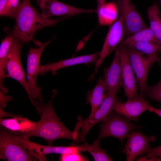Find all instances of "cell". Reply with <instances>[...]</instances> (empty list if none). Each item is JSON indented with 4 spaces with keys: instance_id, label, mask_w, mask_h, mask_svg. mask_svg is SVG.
<instances>
[{
    "instance_id": "6da1fadb",
    "label": "cell",
    "mask_w": 161,
    "mask_h": 161,
    "mask_svg": "<svg viewBox=\"0 0 161 161\" xmlns=\"http://www.w3.org/2000/svg\"><path fill=\"white\" fill-rule=\"evenodd\" d=\"M57 90H53L49 101L44 103L43 100H35L34 106L38 112L41 118L35 128L28 133L19 134L28 138L37 137L44 139L48 145L59 139H66L75 141L76 136L74 131L67 128L56 115L52 106V101L56 96Z\"/></svg>"
},
{
    "instance_id": "7a4b0ae2",
    "label": "cell",
    "mask_w": 161,
    "mask_h": 161,
    "mask_svg": "<svg viewBox=\"0 0 161 161\" xmlns=\"http://www.w3.org/2000/svg\"><path fill=\"white\" fill-rule=\"evenodd\" d=\"M30 1L23 0L19 5L15 15V24L13 30V36L23 44L33 41L34 36L41 29L55 26L66 17L44 18L41 13L32 5Z\"/></svg>"
},
{
    "instance_id": "3957f363",
    "label": "cell",
    "mask_w": 161,
    "mask_h": 161,
    "mask_svg": "<svg viewBox=\"0 0 161 161\" xmlns=\"http://www.w3.org/2000/svg\"><path fill=\"white\" fill-rule=\"evenodd\" d=\"M117 93L108 91L105 93V97L94 114L84 119L81 115L78 117V121L74 131L77 133L75 142L79 143L86 140V137L91 128L96 123L105 119L112 110L114 104L119 101Z\"/></svg>"
},
{
    "instance_id": "277c9868",
    "label": "cell",
    "mask_w": 161,
    "mask_h": 161,
    "mask_svg": "<svg viewBox=\"0 0 161 161\" xmlns=\"http://www.w3.org/2000/svg\"><path fill=\"white\" fill-rule=\"evenodd\" d=\"M122 115L112 110L100 125V131L97 140L107 137L119 139L123 143L131 131L141 129L143 126L133 123Z\"/></svg>"
},
{
    "instance_id": "5b68a950",
    "label": "cell",
    "mask_w": 161,
    "mask_h": 161,
    "mask_svg": "<svg viewBox=\"0 0 161 161\" xmlns=\"http://www.w3.org/2000/svg\"><path fill=\"white\" fill-rule=\"evenodd\" d=\"M0 159L8 161H35L36 158L19 144L9 129H0Z\"/></svg>"
},
{
    "instance_id": "8992f818",
    "label": "cell",
    "mask_w": 161,
    "mask_h": 161,
    "mask_svg": "<svg viewBox=\"0 0 161 161\" xmlns=\"http://www.w3.org/2000/svg\"><path fill=\"white\" fill-rule=\"evenodd\" d=\"M51 41H48L36 48L30 47L27 54V71L26 74L28 86L31 97L34 100H43L41 88L36 84L39 74L40 60L42 53L46 46Z\"/></svg>"
},
{
    "instance_id": "52a82bcc",
    "label": "cell",
    "mask_w": 161,
    "mask_h": 161,
    "mask_svg": "<svg viewBox=\"0 0 161 161\" xmlns=\"http://www.w3.org/2000/svg\"><path fill=\"white\" fill-rule=\"evenodd\" d=\"M23 45L14 37L12 45L8 54L6 67L7 78H13L22 85L27 93L33 105H35L28 86L26 74L22 65L21 49Z\"/></svg>"
},
{
    "instance_id": "ba28073f",
    "label": "cell",
    "mask_w": 161,
    "mask_h": 161,
    "mask_svg": "<svg viewBox=\"0 0 161 161\" xmlns=\"http://www.w3.org/2000/svg\"><path fill=\"white\" fill-rule=\"evenodd\" d=\"M114 3L123 19L125 36L147 27L131 0H115Z\"/></svg>"
},
{
    "instance_id": "9c48e42d",
    "label": "cell",
    "mask_w": 161,
    "mask_h": 161,
    "mask_svg": "<svg viewBox=\"0 0 161 161\" xmlns=\"http://www.w3.org/2000/svg\"><path fill=\"white\" fill-rule=\"evenodd\" d=\"M127 48L130 63L138 84L139 95L141 96L147 85L149 70L156 61L135 49Z\"/></svg>"
},
{
    "instance_id": "30bf717a",
    "label": "cell",
    "mask_w": 161,
    "mask_h": 161,
    "mask_svg": "<svg viewBox=\"0 0 161 161\" xmlns=\"http://www.w3.org/2000/svg\"><path fill=\"white\" fill-rule=\"evenodd\" d=\"M119 54L121 68L123 87L127 100L134 99L139 95L138 86L135 74L131 66L127 47L119 45L117 47Z\"/></svg>"
},
{
    "instance_id": "8fae6325",
    "label": "cell",
    "mask_w": 161,
    "mask_h": 161,
    "mask_svg": "<svg viewBox=\"0 0 161 161\" xmlns=\"http://www.w3.org/2000/svg\"><path fill=\"white\" fill-rule=\"evenodd\" d=\"M125 36V31L122 17L118 18L112 23L109 27L106 37L98 61L96 63L95 73L102 64L105 58L123 40Z\"/></svg>"
},
{
    "instance_id": "7c38bea8",
    "label": "cell",
    "mask_w": 161,
    "mask_h": 161,
    "mask_svg": "<svg viewBox=\"0 0 161 161\" xmlns=\"http://www.w3.org/2000/svg\"><path fill=\"white\" fill-rule=\"evenodd\" d=\"M17 141L40 161L46 160L45 155L48 154L55 153L62 154L73 152L79 151L77 145L73 144L70 146H53L40 145L31 141L29 138L21 135H15Z\"/></svg>"
},
{
    "instance_id": "4fadbf2b",
    "label": "cell",
    "mask_w": 161,
    "mask_h": 161,
    "mask_svg": "<svg viewBox=\"0 0 161 161\" xmlns=\"http://www.w3.org/2000/svg\"><path fill=\"white\" fill-rule=\"evenodd\" d=\"M127 141L122 151L126 156V160L132 161L137 157L147 153L151 148V143L155 140V136H146L139 131H132L127 137Z\"/></svg>"
},
{
    "instance_id": "5bb4252c",
    "label": "cell",
    "mask_w": 161,
    "mask_h": 161,
    "mask_svg": "<svg viewBox=\"0 0 161 161\" xmlns=\"http://www.w3.org/2000/svg\"><path fill=\"white\" fill-rule=\"evenodd\" d=\"M38 4L46 18L52 16H74L82 13H96V10L80 8L57 0H40Z\"/></svg>"
},
{
    "instance_id": "9a60e30c",
    "label": "cell",
    "mask_w": 161,
    "mask_h": 161,
    "mask_svg": "<svg viewBox=\"0 0 161 161\" xmlns=\"http://www.w3.org/2000/svg\"><path fill=\"white\" fill-rule=\"evenodd\" d=\"M152 107L145 97L139 95L137 98L121 102H116L112 110L122 115L129 120L137 122L139 117L146 110L148 111Z\"/></svg>"
},
{
    "instance_id": "2e32d148",
    "label": "cell",
    "mask_w": 161,
    "mask_h": 161,
    "mask_svg": "<svg viewBox=\"0 0 161 161\" xmlns=\"http://www.w3.org/2000/svg\"><path fill=\"white\" fill-rule=\"evenodd\" d=\"M103 80L105 92L110 91L117 93L123 87L121 66L117 48L110 65L104 69Z\"/></svg>"
},
{
    "instance_id": "e0dca14e",
    "label": "cell",
    "mask_w": 161,
    "mask_h": 161,
    "mask_svg": "<svg viewBox=\"0 0 161 161\" xmlns=\"http://www.w3.org/2000/svg\"><path fill=\"white\" fill-rule=\"evenodd\" d=\"M100 51L88 55L77 56L58 61L40 65L39 74L43 75L48 72L54 75L56 71L62 68L82 64L96 63L98 61Z\"/></svg>"
},
{
    "instance_id": "ac0fdd59",
    "label": "cell",
    "mask_w": 161,
    "mask_h": 161,
    "mask_svg": "<svg viewBox=\"0 0 161 161\" xmlns=\"http://www.w3.org/2000/svg\"><path fill=\"white\" fill-rule=\"evenodd\" d=\"M37 123L21 116L4 119L0 117V124L10 130L14 135L25 134L32 131Z\"/></svg>"
},
{
    "instance_id": "d6986e66",
    "label": "cell",
    "mask_w": 161,
    "mask_h": 161,
    "mask_svg": "<svg viewBox=\"0 0 161 161\" xmlns=\"http://www.w3.org/2000/svg\"><path fill=\"white\" fill-rule=\"evenodd\" d=\"M103 78H99L95 86L88 92L86 101L91 107L89 116L93 115L99 107L105 97Z\"/></svg>"
},
{
    "instance_id": "ffe728a7",
    "label": "cell",
    "mask_w": 161,
    "mask_h": 161,
    "mask_svg": "<svg viewBox=\"0 0 161 161\" xmlns=\"http://www.w3.org/2000/svg\"><path fill=\"white\" fill-rule=\"evenodd\" d=\"M147 14L149 27L161 44V15L156 1L148 8Z\"/></svg>"
},
{
    "instance_id": "44dd1931",
    "label": "cell",
    "mask_w": 161,
    "mask_h": 161,
    "mask_svg": "<svg viewBox=\"0 0 161 161\" xmlns=\"http://www.w3.org/2000/svg\"><path fill=\"white\" fill-rule=\"evenodd\" d=\"M143 42L160 44L151 29L149 27H147L127 37L119 45L126 47L131 44Z\"/></svg>"
},
{
    "instance_id": "7402d4cb",
    "label": "cell",
    "mask_w": 161,
    "mask_h": 161,
    "mask_svg": "<svg viewBox=\"0 0 161 161\" xmlns=\"http://www.w3.org/2000/svg\"><path fill=\"white\" fill-rule=\"evenodd\" d=\"M99 141L96 140L92 144L85 143L77 146L80 152L87 151L90 153L95 161H113L107 154L106 150L100 147Z\"/></svg>"
},
{
    "instance_id": "603a6c76",
    "label": "cell",
    "mask_w": 161,
    "mask_h": 161,
    "mask_svg": "<svg viewBox=\"0 0 161 161\" xmlns=\"http://www.w3.org/2000/svg\"><path fill=\"white\" fill-rule=\"evenodd\" d=\"M127 47L135 49L145 54L150 58L158 61L161 53V45L150 42H137L129 45Z\"/></svg>"
},
{
    "instance_id": "cb8c5ba5",
    "label": "cell",
    "mask_w": 161,
    "mask_h": 161,
    "mask_svg": "<svg viewBox=\"0 0 161 161\" xmlns=\"http://www.w3.org/2000/svg\"><path fill=\"white\" fill-rule=\"evenodd\" d=\"M116 9L115 3H105L96 10L100 25H105L113 22L116 17Z\"/></svg>"
},
{
    "instance_id": "d4e9b609",
    "label": "cell",
    "mask_w": 161,
    "mask_h": 161,
    "mask_svg": "<svg viewBox=\"0 0 161 161\" xmlns=\"http://www.w3.org/2000/svg\"><path fill=\"white\" fill-rule=\"evenodd\" d=\"M141 96L155 100L161 104V78L155 85H147Z\"/></svg>"
},
{
    "instance_id": "484cf974",
    "label": "cell",
    "mask_w": 161,
    "mask_h": 161,
    "mask_svg": "<svg viewBox=\"0 0 161 161\" xmlns=\"http://www.w3.org/2000/svg\"><path fill=\"white\" fill-rule=\"evenodd\" d=\"M80 152L75 151L61 154L59 160L61 161H87L89 160L82 155Z\"/></svg>"
},
{
    "instance_id": "4316f807",
    "label": "cell",
    "mask_w": 161,
    "mask_h": 161,
    "mask_svg": "<svg viewBox=\"0 0 161 161\" xmlns=\"http://www.w3.org/2000/svg\"><path fill=\"white\" fill-rule=\"evenodd\" d=\"M0 16L15 18L9 0H0Z\"/></svg>"
},
{
    "instance_id": "83f0119b",
    "label": "cell",
    "mask_w": 161,
    "mask_h": 161,
    "mask_svg": "<svg viewBox=\"0 0 161 161\" xmlns=\"http://www.w3.org/2000/svg\"><path fill=\"white\" fill-rule=\"evenodd\" d=\"M146 156L161 158V145L155 148L151 147L147 153Z\"/></svg>"
},
{
    "instance_id": "f1b7e54d",
    "label": "cell",
    "mask_w": 161,
    "mask_h": 161,
    "mask_svg": "<svg viewBox=\"0 0 161 161\" xmlns=\"http://www.w3.org/2000/svg\"><path fill=\"white\" fill-rule=\"evenodd\" d=\"M0 92V109H3L6 107L7 103L12 100L13 97L10 96L5 95Z\"/></svg>"
},
{
    "instance_id": "f546056e",
    "label": "cell",
    "mask_w": 161,
    "mask_h": 161,
    "mask_svg": "<svg viewBox=\"0 0 161 161\" xmlns=\"http://www.w3.org/2000/svg\"><path fill=\"white\" fill-rule=\"evenodd\" d=\"M9 1L12 13L15 18L16 12L19 5V0H9Z\"/></svg>"
},
{
    "instance_id": "4dcf8cb0",
    "label": "cell",
    "mask_w": 161,
    "mask_h": 161,
    "mask_svg": "<svg viewBox=\"0 0 161 161\" xmlns=\"http://www.w3.org/2000/svg\"><path fill=\"white\" fill-rule=\"evenodd\" d=\"M136 161H161V158L148 157L147 156H143L139 158L135 159Z\"/></svg>"
},
{
    "instance_id": "1f68e13d",
    "label": "cell",
    "mask_w": 161,
    "mask_h": 161,
    "mask_svg": "<svg viewBox=\"0 0 161 161\" xmlns=\"http://www.w3.org/2000/svg\"><path fill=\"white\" fill-rule=\"evenodd\" d=\"M21 115L13 114L4 111L2 109H0V117H16L19 116Z\"/></svg>"
},
{
    "instance_id": "d6a6232c",
    "label": "cell",
    "mask_w": 161,
    "mask_h": 161,
    "mask_svg": "<svg viewBox=\"0 0 161 161\" xmlns=\"http://www.w3.org/2000/svg\"><path fill=\"white\" fill-rule=\"evenodd\" d=\"M149 111L150 112H154L161 117V109L155 108L152 106Z\"/></svg>"
},
{
    "instance_id": "836d02e7",
    "label": "cell",
    "mask_w": 161,
    "mask_h": 161,
    "mask_svg": "<svg viewBox=\"0 0 161 161\" xmlns=\"http://www.w3.org/2000/svg\"><path fill=\"white\" fill-rule=\"evenodd\" d=\"M106 0H97V7L96 10H98L105 3Z\"/></svg>"
},
{
    "instance_id": "e575fe53",
    "label": "cell",
    "mask_w": 161,
    "mask_h": 161,
    "mask_svg": "<svg viewBox=\"0 0 161 161\" xmlns=\"http://www.w3.org/2000/svg\"><path fill=\"white\" fill-rule=\"evenodd\" d=\"M158 62L159 65L160 67V69L161 71V59L160 58L158 61Z\"/></svg>"
},
{
    "instance_id": "d590c367",
    "label": "cell",
    "mask_w": 161,
    "mask_h": 161,
    "mask_svg": "<svg viewBox=\"0 0 161 161\" xmlns=\"http://www.w3.org/2000/svg\"><path fill=\"white\" fill-rule=\"evenodd\" d=\"M36 1H37V3H38L39 1H40V0H35Z\"/></svg>"
},
{
    "instance_id": "8d00e7d4",
    "label": "cell",
    "mask_w": 161,
    "mask_h": 161,
    "mask_svg": "<svg viewBox=\"0 0 161 161\" xmlns=\"http://www.w3.org/2000/svg\"><path fill=\"white\" fill-rule=\"evenodd\" d=\"M161 5V0H158Z\"/></svg>"
}]
</instances>
